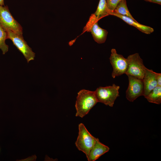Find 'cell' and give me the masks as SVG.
Listing matches in <instances>:
<instances>
[{
	"mask_svg": "<svg viewBox=\"0 0 161 161\" xmlns=\"http://www.w3.org/2000/svg\"><path fill=\"white\" fill-rule=\"evenodd\" d=\"M128 67L126 74L143 79L146 67L138 53L129 55L127 58Z\"/></svg>",
	"mask_w": 161,
	"mask_h": 161,
	"instance_id": "cell-6",
	"label": "cell"
},
{
	"mask_svg": "<svg viewBox=\"0 0 161 161\" xmlns=\"http://www.w3.org/2000/svg\"><path fill=\"white\" fill-rule=\"evenodd\" d=\"M145 1L151 2L156 3L159 4H161V0H144Z\"/></svg>",
	"mask_w": 161,
	"mask_h": 161,
	"instance_id": "cell-19",
	"label": "cell"
},
{
	"mask_svg": "<svg viewBox=\"0 0 161 161\" xmlns=\"http://www.w3.org/2000/svg\"><path fill=\"white\" fill-rule=\"evenodd\" d=\"M78 130L75 145L78 149L84 153L87 157L95 144L97 138L92 135L82 123L79 124Z\"/></svg>",
	"mask_w": 161,
	"mask_h": 161,
	"instance_id": "cell-2",
	"label": "cell"
},
{
	"mask_svg": "<svg viewBox=\"0 0 161 161\" xmlns=\"http://www.w3.org/2000/svg\"><path fill=\"white\" fill-rule=\"evenodd\" d=\"M109 58L110 62L113 67L112 77H116L126 74L128 67V61L122 55L118 54L115 49H112Z\"/></svg>",
	"mask_w": 161,
	"mask_h": 161,
	"instance_id": "cell-8",
	"label": "cell"
},
{
	"mask_svg": "<svg viewBox=\"0 0 161 161\" xmlns=\"http://www.w3.org/2000/svg\"><path fill=\"white\" fill-rule=\"evenodd\" d=\"M156 72L146 68L143 79L144 86L143 96H146L152 90L158 86Z\"/></svg>",
	"mask_w": 161,
	"mask_h": 161,
	"instance_id": "cell-10",
	"label": "cell"
},
{
	"mask_svg": "<svg viewBox=\"0 0 161 161\" xmlns=\"http://www.w3.org/2000/svg\"><path fill=\"white\" fill-rule=\"evenodd\" d=\"M6 39H7V31L0 24V49L3 54H5L8 50V46L5 43Z\"/></svg>",
	"mask_w": 161,
	"mask_h": 161,
	"instance_id": "cell-16",
	"label": "cell"
},
{
	"mask_svg": "<svg viewBox=\"0 0 161 161\" xmlns=\"http://www.w3.org/2000/svg\"><path fill=\"white\" fill-rule=\"evenodd\" d=\"M98 102L95 91L85 89L80 90L76 97L75 116L83 118Z\"/></svg>",
	"mask_w": 161,
	"mask_h": 161,
	"instance_id": "cell-1",
	"label": "cell"
},
{
	"mask_svg": "<svg viewBox=\"0 0 161 161\" xmlns=\"http://www.w3.org/2000/svg\"><path fill=\"white\" fill-rule=\"evenodd\" d=\"M0 24L6 30L23 35L22 27L12 15L7 6L0 5Z\"/></svg>",
	"mask_w": 161,
	"mask_h": 161,
	"instance_id": "cell-4",
	"label": "cell"
},
{
	"mask_svg": "<svg viewBox=\"0 0 161 161\" xmlns=\"http://www.w3.org/2000/svg\"><path fill=\"white\" fill-rule=\"evenodd\" d=\"M109 148L101 143L98 138L96 142L91 149L88 157H86L88 161H95L101 156L108 152Z\"/></svg>",
	"mask_w": 161,
	"mask_h": 161,
	"instance_id": "cell-11",
	"label": "cell"
},
{
	"mask_svg": "<svg viewBox=\"0 0 161 161\" xmlns=\"http://www.w3.org/2000/svg\"><path fill=\"white\" fill-rule=\"evenodd\" d=\"M129 86L126 91V97L129 101L132 102L137 97L143 96L144 86L143 79L128 75Z\"/></svg>",
	"mask_w": 161,
	"mask_h": 161,
	"instance_id": "cell-9",
	"label": "cell"
},
{
	"mask_svg": "<svg viewBox=\"0 0 161 161\" xmlns=\"http://www.w3.org/2000/svg\"><path fill=\"white\" fill-rule=\"evenodd\" d=\"M156 79L157 81L158 86H161V74L157 73Z\"/></svg>",
	"mask_w": 161,
	"mask_h": 161,
	"instance_id": "cell-18",
	"label": "cell"
},
{
	"mask_svg": "<svg viewBox=\"0 0 161 161\" xmlns=\"http://www.w3.org/2000/svg\"><path fill=\"white\" fill-rule=\"evenodd\" d=\"M145 97L150 103L160 104L161 103V86H156Z\"/></svg>",
	"mask_w": 161,
	"mask_h": 161,
	"instance_id": "cell-13",
	"label": "cell"
},
{
	"mask_svg": "<svg viewBox=\"0 0 161 161\" xmlns=\"http://www.w3.org/2000/svg\"><path fill=\"white\" fill-rule=\"evenodd\" d=\"M6 30L7 39L12 41L13 44L23 55L27 63L34 60L35 53L24 40L23 35H19L9 30Z\"/></svg>",
	"mask_w": 161,
	"mask_h": 161,
	"instance_id": "cell-5",
	"label": "cell"
},
{
	"mask_svg": "<svg viewBox=\"0 0 161 161\" xmlns=\"http://www.w3.org/2000/svg\"><path fill=\"white\" fill-rule=\"evenodd\" d=\"M128 17L136 20L132 17L128 8L126 0H122L118 4L113 12Z\"/></svg>",
	"mask_w": 161,
	"mask_h": 161,
	"instance_id": "cell-14",
	"label": "cell"
},
{
	"mask_svg": "<svg viewBox=\"0 0 161 161\" xmlns=\"http://www.w3.org/2000/svg\"><path fill=\"white\" fill-rule=\"evenodd\" d=\"M109 15L114 16L121 19L128 24L135 27L141 32L146 34H149L154 31L153 28L140 24L136 20H134L128 17L122 16L114 12H109Z\"/></svg>",
	"mask_w": 161,
	"mask_h": 161,
	"instance_id": "cell-12",
	"label": "cell"
},
{
	"mask_svg": "<svg viewBox=\"0 0 161 161\" xmlns=\"http://www.w3.org/2000/svg\"><path fill=\"white\" fill-rule=\"evenodd\" d=\"M98 20L94 14H92L83 29V32H91L95 41L98 44H102L106 41L108 32L100 27Z\"/></svg>",
	"mask_w": 161,
	"mask_h": 161,
	"instance_id": "cell-7",
	"label": "cell"
},
{
	"mask_svg": "<svg viewBox=\"0 0 161 161\" xmlns=\"http://www.w3.org/2000/svg\"><path fill=\"white\" fill-rule=\"evenodd\" d=\"M120 86L113 84L111 86H100L95 91L98 102L112 107L117 97L119 96Z\"/></svg>",
	"mask_w": 161,
	"mask_h": 161,
	"instance_id": "cell-3",
	"label": "cell"
},
{
	"mask_svg": "<svg viewBox=\"0 0 161 161\" xmlns=\"http://www.w3.org/2000/svg\"><path fill=\"white\" fill-rule=\"evenodd\" d=\"M0 5L4 6V0H0Z\"/></svg>",
	"mask_w": 161,
	"mask_h": 161,
	"instance_id": "cell-20",
	"label": "cell"
},
{
	"mask_svg": "<svg viewBox=\"0 0 161 161\" xmlns=\"http://www.w3.org/2000/svg\"><path fill=\"white\" fill-rule=\"evenodd\" d=\"M99 20L103 17L109 15L106 0H100L95 12L94 13Z\"/></svg>",
	"mask_w": 161,
	"mask_h": 161,
	"instance_id": "cell-15",
	"label": "cell"
},
{
	"mask_svg": "<svg viewBox=\"0 0 161 161\" xmlns=\"http://www.w3.org/2000/svg\"><path fill=\"white\" fill-rule=\"evenodd\" d=\"M122 0H106L107 7L109 13L114 10L118 4Z\"/></svg>",
	"mask_w": 161,
	"mask_h": 161,
	"instance_id": "cell-17",
	"label": "cell"
}]
</instances>
